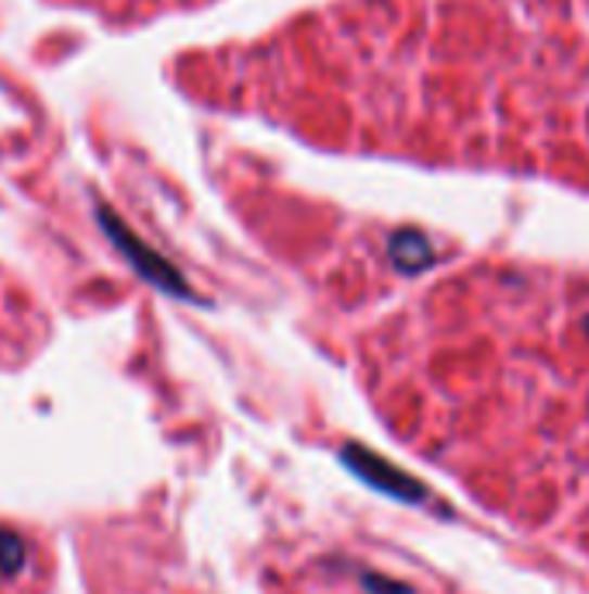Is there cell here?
<instances>
[{
    "label": "cell",
    "mask_w": 589,
    "mask_h": 594,
    "mask_svg": "<svg viewBox=\"0 0 589 594\" xmlns=\"http://www.w3.org/2000/svg\"><path fill=\"white\" fill-rule=\"evenodd\" d=\"M388 251H392V261H396V265L406 268V271H417L420 265L431 261V243L413 230H402V233L392 237Z\"/></svg>",
    "instance_id": "cell-1"
}]
</instances>
